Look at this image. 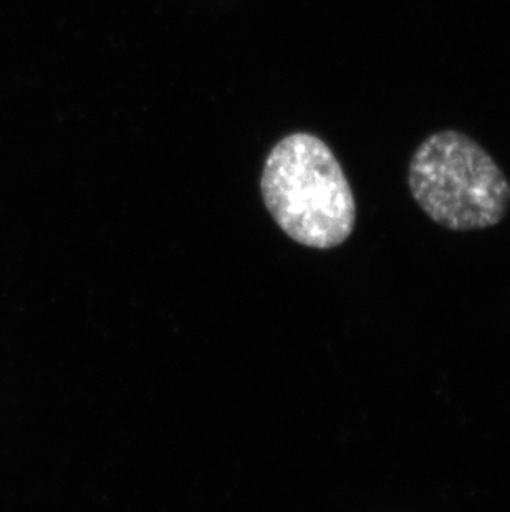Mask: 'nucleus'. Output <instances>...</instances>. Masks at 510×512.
Instances as JSON below:
<instances>
[{"instance_id":"f257e3e1","label":"nucleus","mask_w":510,"mask_h":512,"mask_svg":"<svg viewBox=\"0 0 510 512\" xmlns=\"http://www.w3.org/2000/svg\"><path fill=\"white\" fill-rule=\"evenodd\" d=\"M260 189L279 228L302 246L333 249L352 236L357 203L342 165L310 133L285 136L265 161Z\"/></svg>"},{"instance_id":"f03ea898","label":"nucleus","mask_w":510,"mask_h":512,"mask_svg":"<svg viewBox=\"0 0 510 512\" xmlns=\"http://www.w3.org/2000/svg\"><path fill=\"white\" fill-rule=\"evenodd\" d=\"M408 186L423 213L449 231L492 228L509 213V179L462 131H436L416 148Z\"/></svg>"}]
</instances>
